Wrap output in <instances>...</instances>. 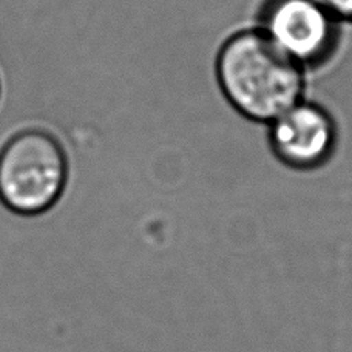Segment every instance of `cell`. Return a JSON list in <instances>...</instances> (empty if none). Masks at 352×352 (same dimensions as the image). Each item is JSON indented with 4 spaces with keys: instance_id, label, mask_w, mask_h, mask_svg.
I'll return each instance as SVG.
<instances>
[{
    "instance_id": "7a4b0ae2",
    "label": "cell",
    "mask_w": 352,
    "mask_h": 352,
    "mask_svg": "<svg viewBox=\"0 0 352 352\" xmlns=\"http://www.w3.org/2000/svg\"><path fill=\"white\" fill-rule=\"evenodd\" d=\"M68 162L64 148L42 130L12 136L0 152V201L21 215L53 207L65 190Z\"/></svg>"
},
{
    "instance_id": "3957f363",
    "label": "cell",
    "mask_w": 352,
    "mask_h": 352,
    "mask_svg": "<svg viewBox=\"0 0 352 352\" xmlns=\"http://www.w3.org/2000/svg\"><path fill=\"white\" fill-rule=\"evenodd\" d=\"M256 27L305 70L323 64L337 47L338 22L314 0H266Z\"/></svg>"
},
{
    "instance_id": "5b68a950",
    "label": "cell",
    "mask_w": 352,
    "mask_h": 352,
    "mask_svg": "<svg viewBox=\"0 0 352 352\" xmlns=\"http://www.w3.org/2000/svg\"><path fill=\"white\" fill-rule=\"evenodd\" d=\"M338 23H352V0H314Z\"/></svg>"
},
{
    "instance_id": "6da1fadb",
    "label": "cell",
    "mask_w": 352,
    "mask_h": 352,
    "mask_svg": "<svg viewBox=\"0 0 352 352\" xmlns=\"http://www.w3.org/2000/svg\"><path fill=\"white\" fill-rule=\"evenodd\" d=\"M215 79L244 121L267 125L305 99V68L281 53L258 27L236 31L219 47Z\"/></svg>"
},
{
    "instance_id": "277c9868",
    "label": "cell",
    "mask_w": 352,
    "mask_h": 352,
    "mask_svg": "<svg viewBox=\"0 0 352 352\" xmlns=\"http://www.w3.org/2000/svg\"><path fill=\"white\" fill-rule=\"evenodd\" d=\"M266 129L270 153L291 170H317L336 152L337 121L328 109L312 100H300Z\"/></svg>"
}]
</instances>
